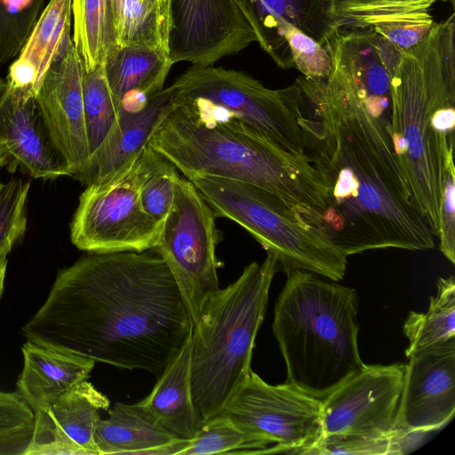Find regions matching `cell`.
I'll list each match as a JSON object with an SVG mask.
<instances>
[{"mask_svg":"<svg viewBox=\"0 0 455 455\" xmlns=\"http://www.w3.org/2000/svg\"><path fill=\"white\" fill-rule=\"evenodd\" d=\"M108 397L84 380L47 407L34 412L35 425L25 455H99L94 434Z\"/></svg>","mask_w":455,"mask_h":455,"instance_id":"17","label":"cell"},{"mask_svg":"<svg viewBox=\"0 0 455 455\" xmlns=\"http://www.w3.org/2000/svg\"><path fill=\"white\" fill-rule=\"evenodd\" d=\"M82 60L74 44L45 74L36 101L69 176L80 180L91 151L83 101Z\"/></svg>","mask_w":455,"mask_h":455,"instance_id":"15","label":"cell"},{"mask_svg":"<svg viewBox=\"0 0 455 455\" xmlns=\"http://www.w3.org/2000/svg\"><path fill=\"white\" fill-rule=\"evenodd\" d=\"M177 283L156 248L87 253L59 271L27 340L156 379L192 334Z\"/></svg>","mask_w":455,"mask_h":455,"instance_id":"2","label":"cell"},{"mask_svg":"<svg viewBox=\"0 0 455 455\" xmlns=\"http://www.w3.org/2000/svg\"><path fill=\"white\" fill-rule=\"evenodd\" d=\"M405 363L364 364L322 399L323 435H359L404 440L395 428Z\"/></svg>","mask_w":455,"mask_h":455,"instance_id":"12","label":"cell"},{"mask_svg":"<svg viewBox=\"0 0 455 455\" xmlns=\"http://www.w3.org/2000/svg\"><path fill=\"white\" fill-rule=\"evenodd\" d=\"M191 336L167 365L150 394L140 402L172 435L193 439L204 421L196 411L190 388Z\"/></svg>","mask_w":455,"mask_h":455,"instance_id":"24","label":"cell"},{"mask_svg":"<svg viewBox=\"0 0 455 455\" xmlns=\"http://www.w3.org/2000/svg\"><path fill=\"white\" fill-rule=\"evenodd\" d=\"M0 168L20 170L34 179L69 176L35 98L4 85L0 94Z\"/></svg>","mask_w":455,"mask_h":455,"instance_id":"16","label":"cell"},{"mask_svg":"<svg viewBox=\"0 0 455 455\" xmlns=\"http://www.w3.org/2000/svg\"><path fill=\"white\" fill-rule=\"evenodd\" d=\"M34 425V411L20 393L0 391V455H25Z\"/></svg>","mask_w":455,"mask_h":455,"instance_id":"32","label":"cell"},{"mask_svg":"<svg viewBox=\"0 0 455 455\" xmlns=\"http://www.w3.org/2000/svg\"><path fill=\"white\" fill-rule=\"evenodd\" d=\"M46 0H0V66L20 53Z\"/></svg>","mask_w":455,"mask_h":455,"instance_id":"31","label":"cell"},{"mask_svg":"<svg viewBox=\"0 0 455 455\" xmlns=\"http://www.w3.org/2000/svg\"><path fill=\"white\" fill-rule=\"evenodd\" d=\"M216 214L193 182L177 178L172 208L164 220L156 249L166 262L189 313L193 326L206 300L219 289L216 254L221 235Z\"/></svg>","mask_w":455,"mask_h":455,"instance_id":"10","label":"cell"},{"mask_svg":"<svg viewBox=\"0 0 455 455\" xmlns=\"http://www.w3.org/2000/svg\"><path fill=\"white\" fill-rule=\"evenodd\" d=\"M278 267L267 254L204 304L193 326L190 355L191 397L204 422L222 411L251 371L255 339Z\"/></svg>","mask_w":455,"mask_h":455,"instance_id":"6","label":"cell"},{"mask_svg":"<svg viewBox=\"0 0 455 455\" xmlns=\"http://www.w3.org/2000/svg\"><path fill=\"white\" fill-rule=\"evenodd\" d=\"M180 172L166 158L145 180L140 190L144 211L155 220L164 223L175 196L177 178Z\"/></svg>","mask_w":455,"mask_h":455,"instance_id":"36","label":"cell"},{"mask_svg":"<svg viewBox=\"0 0 455 455\" xmlns=\"http://www.w3.org/2000/svg\"><path fill=\"white\" fill-rule=\"evenodd\" d=\"M454 38L452 13L402 52L391 76L387 128L412 200L435 236L446 164L454 152Z\"/></svg>","mask_w":455,"mask_h":455,"instance_id":"4","label":"cell"},{"mask_svg":"<svg viewBox=\"0 0 455 455\" xmlns=\"http://www.w3.org/2000/svg\"><path fill=\"white\" fill-rule=\"evenodd\" d=\"M21 351L24 363L17 381L18 392L34 412L86 380L95 365L88 357L29 340Z\"/></svg>","mask_w":455,"mask_h":455,"instance_id":"22","label":"cell"},{"mask_svg":"<svg viewBox=\"0 0 455 455\" xmlns=\"http://www.w3.org/2000/svg\"><path fill=\"white\" fill-rule=\"evenodd\" d=\"M285 273L272 324L285 382L323 399L364 365L357 344L356 291L311 272Z\"/></svg>","mask_w":455,"mask_h":455,"instance_id":"5","label":"cell"},{"mask_svg":"<svg viewBox=\"0 0 455 455\" xmlns=\"http://www.w3.org/2000/svg\"><path fill=\"white\" fill-rule=\"evenodd\" d=\"M117 46L141 45L169 57L171 0H113Z\"/></svg>","mask_w":455,"mask_h":455,"instance_id":"25","label":"cell"},{"mask_svg":"<svg viewBox=\"0 0 455 455\" xmlns=\"http://www.w3.org/2000/svg\"><path fill=\"white\" fill-rule=\"evenodd\" d=\"M431 8H418L376 15L366 20L359 29L371 28L400 51L422 42L435 23Z\"/></svg>","mask_w":455,"mask_h":455,"instance_id":"30","label":"cell"},{"mask_svg":"<svg viewBox=\"0 0 455 455\" xmlns=\"http://www.w3.org/2000/svg\"><path fill=\"white\" fill-rule=\"evenodd\" d=\"M216 216L236 222L286 272L299 269L331 281L345 275L347 255L321 228L307 224L282 200L254 185L198 176L190 179Z\"/></svg>","mask_w":455,"mask_h":455,"instance_id":"7","label":"cell"},{"mask_svg":"<svg viewBox=\"0 0 455 455\" xmlns=\"http://www.w3.org/2000/svg\"><path fill=\"white\" fill-rule=\"evenodd\" d=\"M305 153L325 189L322 229L349 256L426 251L435 235L414 204L386 122L338 69L299 76Z\"/></svg>","mask_w":455,"mask_h":455,"instance_id":"1","label":"cell"},{"mask_svg":"<svg viewBox=\"0 0 455 455\" xmlns=\"http://www.w3.org/2000/svg\"><path fill=\"white\" fill-rule=\"evenodd\" d=\"M169 59L212 66L258 42L235 0H171Z\"/></svg>","mask_w":455,"mask_h":455,"instance_id":"13","label":"cell"},{"mask_svg":"<svg viewBox=\"0 0 455 455\" xmlns=\"http://www.w3.org/2000/svg\"><path fill=\"white\" fill-rule=\"evenodd\" d=\"M4 83L2 81V79L0 78V94L3 91V88H4Z\"/></svg>","mask_w":455,"mask_h":455,"instance_id":"40","label":"cell"},{"mask_svg":"<svg viewBox=\"0 0 455 455\" xmlns=\"http://www.w3.org/2000/svg\"><path fill=\"white\" fill-rule=\"evenodd\" d=\"M454 152L448 156L439 210L437 237L444 257L455 264V167Z\"/></svg>","mask_w":455,"mask_h":455,"instance_id":"38","label":"cell"},{"mask_svg":"<svg viewBox=\"0 0 455 455\" xmlns=\"http://www.w3.org/2000/svg\"><path fill=\"white\" fill-rule=\"evenodd\" d=\"M409 340L405 355L455 338V279L440 277L426 313H409L403 326Z\"/></svg>","mask_w":455,"mask_h":455,"instance_id":"27","label":"cell"},{"mask_svg":"<svg viewBox=\"0 0 455 455\" xmlns=\"http://www.w3.org/2000/svg\"><path fill=\"white\" fill-rule=\"evenodd\" d=\"M3 186H4V184L0 181V191H1L2 188H3Z\"/></svg>","mask_w":455,"mask_h":455,"instance_id":"41","label":"cell"},{"mask_svg":"<svg viewBox=\"0 0 455 455\" xmlns=\"http://www.w3.org/2000/svg\"><path fill=\"white\" fill-rule=\"evenodd\" d=\"M452 4L454 5V0H452Z\"/></svg>","mask_w":455,"mask_h":455,"instance_id":"42","label":"cell"},{"mask_svg":"<svg viewBox=\"0 0 455 455\" xmlns=\"http://www.w3.org/2000/svg\"><path fill=\"white\" fill-rule=\"evenodd\" d=\"M447 1L452 4V0H336L338 30L358 29L366 20L381 13L431 8L436 2Z\"/></svg>","mask_w":455,"mask_h":455,"instance_id":"35","label":"cell"},{"mask_svg":"<svg viewBox=\"0 0 455 455\" xmlns=\"http://www.w3.org/2000/svg\"><path fill=\"white\" fill-rule=\"evenodd\" d=\"M280 28L289 47L292 67L307 79H326L331 70L326 47L288 22H282Z\"/></svg>","mask_w":455,"mask_h":455,"instance_id":"34","label":"cell"},{"mask_svg":"<svg viewBox=\"0 0 455 455\" xmlns=\"http://www.w3.org/2000/svg\"><path fill=\"white\" fill-rule=\"evenodd\" d=\"M172 65L167 55L148 47L116 46L104 68L119 115L141 108L162 91Z\"/></svg>","mask_w":455,"mask_h":455,"instance_id":"23","label":"cell"},{"mask_svg":"<svg viewBox=\"0 0 455 455\" xmlns=\"http://www.w3.org/2000/svg\"><path fill=\"white\" fill-rule=\"evenodd\" d=\"M176 101L219 117L237 119L291 153H305L296 83L278 90L223 67L191 66L168 87Z\"/></svg>","mask_w":455,"mask_h":455,"instance_id":"8","label":"cell"},{"mask_svg":"<svg viewBox=\"0 0 455 455\" xmlns=\"http://www.w3.org/2000/svg\"><path fill=\"white\" fill-rule=\"evenodd\" d=\"M176 103L148 145L181 175L188 180L220 177L261 188L322 229L325 189L306 153H291L237 119Z\"/></svg>","mask_w":455,"mask_h":455,"instance_id":"3","label":"cell"},{"mask_svg":"<svg viewBox=\"0 0 455 455\" xmlns=\"http://www.w3.org/2000/svg\"><path fill=\"white\" fill-rule=\"evenodd\" d=\"M265 445L223 414L204 421L180 455L264 453Z\"/></svg>","mask_w":455,"mask_h":455,"instance_id":"28","label":"cell"},{"mask_svg":"<svg viewBox=\"0 0 455 455\" xmlns=\"http://www.w3.org/2000/svg\"><path fill=\"white\" fill-rule=\"evenodd\" d=\"M165 158L148 145L131 167L104 184H90L79 196L70 238L89 253L143 251L156 248L163 223L142 208L140 190Z\"/></svg>","mask_w":455,"mask_h":455,"instance_id":"9","label":"cell"},{"mask_svg":"<svg viewBox=\"0 0 455 455\" xmlns=\"http://www.w3.org/2000/svg\"><path fill=\"white\" fill-rule=\"evenodd\" d=\"M396 415L398 435L410 439L446 425L455 411V338L406 355Z\"/></svg>","mask_w":455,"mask_h":455,"instance_id":"14","label":"cell"},{"mask_svg":"<svg viewBox=\"0 0 455 455\" xmlns=\"http://www.w3.org/2000/svg\"><path fill=\"white\" fill-rule=\"evenodd\" d=\"M7 258L6 256L0 257V299L3 293L4 279L6 275Z\"/></svg>","mask_w":455,"mask_h":455,"instance_id":"39","label":"cell"},{"mask_svg":"<svg viewBox=\"0 0 455 455\" xmlns=\"http://www.w3.org/2000/svg\"><path fill=\"white\" fill-rule=\"evenodd\" d=\"M403 453L401 443L395 438L359 435H323L313 454L389 455Z\"/></svg>","mask_w":455,"mask_h":455,"instance_id":"37","label":"cell"},{"mask_svg":"<svg viewBox=\"0 0 455 455\" xmlns=\"http://www.w3.org/2000/svg\"><path fill=\"white\" fill-rule=\"evenodd\" d=\"M29 182L12 178L0 191V257L7 256L27 229Z\"/></svg>","mask_w":455,"mask_h":455,"instance_id":"33","label":"cell"},{"mask_svg":"<svg viewBox=\"0 0 455 455\" xmlns=\"http://www.w3.org/2000/svg\"><path fill=\"white\" fill-rule=\"evenodd\" d=\"M220 414L258 438L264 453L313 454L323 436L322 399L252 370Z\"/></svg>","mask_w":455,"mask_h":455,"instance_id":"11","label":"cell"},{"mask_svg":"<svg viewBox=\"0 0 455 455\" xmlns=\"http://www.w3.org/2000/svg\"><path fill=\"white\" fill-rule=\"evenodd\" d=\"M83 101L92 155L119 116L107 81L104 64L89 72L84 70Z\"/></svg>","mask_w":455,"mask_h":455,"instance_id":"29","label":"cell"},{"mask_svg":"<svg viewBox=\"0 0 455 455\" xmlns=\"http://www.w3.org/2000/svg\"><path fill=\"white\" fill-rule=\"evenodd\" d=\"M72 41L85 72L103 65L117 46L113 0H72Z\"/></svg>","mask_w":455,"mask_h":455,"instance_id":"26","label":"cell"},{"mask_svg":"<svg viewBox=\"0 0 455 455\" xmlns=\"http://www.w3.org/2000/svg\"><path fill=\"white\" fill-rule=\"evenodd\" d=\"M253 28L259 44L282 68L292 67L289 47L281 32L285 21L320 44L338 31L336 0H235Z\"/></svg>","mask_w":455,"mask_h":455,"instance_id":"18","label":"cell"},{"mask_svg":"<svg viewBox=\"0 0 455 455\" xmlns=\"http://www.w3.org/2000/svg\"><path fill=\"white\" fill-rule=\"evenodd\" d=\"M176 104L171 90L166 88L141 108L121 113L91 155L87 170L79 181L86 186L104 184L124 173L148 145L157 127Z\"/></svg>","mask_w":455,"mask_h":455,"instance_id":"19","label":"cell"},{"mask_svg":"<svg viewBox=\"0 0 455 455\" xmlns=\"http://www.w3.org/2000/svg\"><path fill=\"white\" fill-rule=\"evenodd\" d=\"M94 441L99 455H180L190 440L172 435L139 403H116L108 417L100 419Z\"/></svg>","mask_w":455,"mask_h":455,"instance_id":"21","label":"cell"},{"mask_svg":"<svg viewBox=\"0 0 455 455\" xmlns=\"http://www.w3.org/2000/svg\"><path fill=\"white\" fill-rule=\"evenodd\" d=\"M72 0H49L19 55L9 67L5 86L36 98L45 74L70 45Z\"/></svg>","mask_w":455,"mask_h":455,"instance_id":"20","label":"cell"}]
</instances>
